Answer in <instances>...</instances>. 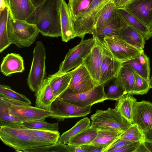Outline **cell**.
I'll return each mask as SVG.
<instances>
[{"mask_svg": "<svg viewBox=\"0 0 152 152\" xmlns=\"http://www.w3.org/2000/svg\"><path fill=\"white\" fill-rule=\"evenodd\" d=\"M61 0H45L37 7L26 21L35 25L42 36L52 38L61 36Z\"/></svg>", "mask_w": 152, "mask_h": 152, "instance_id": "cell-1", "label": "cell"}, {"mask_svg": "<svg viewBox=\"0 0 152 152\" xmlns=\"http://www.w3.org/2000/svg\"><path fill=\"white\" fill-rule=\"evenodd\" d=\"M20 125L0 126V139L4 144L18 152L52 144L23 131Z\"/></svg>", "mask_w": 152, "mask_h": 152, "instance_id": "cell-2", "label": "cell"}, {"mask_svg": "<svg viewBox=\"0 0 152 152\" xmlns=\"http://www.w3.org/2000/svg\"><path fill=\"white\" fill-rule=\"evenodd\" d=\"M7 29L11 44H14L19 48L29 47L35 41L39 33L35 25L14 18L9 10Z\"/></svg>", "mask_w": 152, "mask_h": 152, "instance_id": "cell-3", "label": "cell"}, {"mask_svg": "<svg viewBox=\"0 0 152 152\" xmlns=\"http://www.w3.org/2000/svg\"><path fill=\"white\" fill-rule=\"evenodd\" d=\"M91 126L97 129H113L124 132L132 124L115 108L97 110L91 116Z\"/></svg>", "mask_w": 152, "mask_h": 152, "instance_id": "cell-4", "label": "cell"}, {"mask_svg": "<svg viewBox=\"0 0 152 152\" xmlns=\"http://www.w3.org/2000/svg\"><path fill=\"white\" fill-rule=\"evenodd\" d=\"M46 59L45 46L41 41H38L34 48L32 63L27 79V85L32 92H35L45 79Z\"/></svg>", "mask_w": 152, "mask_h": 152, "instance_id": "cell-5", "label": "cell"}, {"mask_svg": "<svg viewBox=\"0 0 152 152\" xmlns=\"http://www.w3.org/2000/svg\"><path fill=\"white\" fill-rule=\"evenodd\" d=\"M58 98L81 107L92 106L107 100L104 84L96 86L89 91L80 93H75L68 87Z\"/></svg>", "mask_w": 152, "mask_h": 152, "instance_id": "cell-6", "label": "cell"}, {"mask_svg": "<svg viewBox=\"0 0 152 152\" xmlns=\"http://www.w3.org/2000/svg\"><path fill=\"white\" fill-rule=\"evenodd\" d=\"M109 0H94L89 7L73 21L75 37H79L83 40L86 34H92L95 30V17L99 10Z\"/></svg>", "mask_w": 152, "mask_h": 152, "instance_id": "cell-7", "label": "cell"}, {"mask_svg": "<svg viewBox=\"0 0 152 152\" xmlns=\"http://www.w3.org/2000/svg\"><path fill=\"white\" fill-rule=\"evenodd\" d=\"M101 42L114 58L122 63L134 58L142 51L129 45L118 35L106 37Z\"/></svg>", "mask_w": 152, "mask_h": 152, "instance_id": "cell-8", "label": "cell"}, {"mask_svg": "<svg viewBox=\"0 0 152 152\" xmlns=\"http://www.w3.org/2000/svg\"><path fill=\"white\" fill-rule=\"evenodd\" d=\"M94 42V38L81 40L80 43L70 49L64 59L60 65L57 72L70 71L83 63V60L90 52Z\"/></svg>", "mask_w": 152, "mask_h": 152, "instance_id": "cell-9", "label": "cell"}, {"mask_svg": "<svg viewBox=\"0 0 152 152\" xmlns=\"http://www.w3.org/2000/svg\"><path fill=\"white\" fill-rule=\"evenodd\" d=\"M91 106L79 107L58 98L51 105L50 110L53 114L49 118L63 121L66 118L85 116L91 113Z\"/></svg>", "mask_w": 152, "mask_h": 152, "instance_id": "cell-10", "label": "cell"}, {"mask_svg": "<svg viewBox=\"0 0 152 152\" xmlns=\"http://www.w3.org/2000/svg\"><path fill=\"white\" fill-rule=\"evenodd\" d=\"M90 52L83 60V64L93 78L96 86L99 85L100 70L104 53V47L96 37Z\"/></svg>", "mask_w": 152, "mask_h": 152, "instance_id": "cell-11", "label": "cell"}, {"mask_svg": "<svg viewBox=\"0 0 152 152\" xmlns=\"http://www.w3.org/2000/svg\"><path fill=\"white\" fill-rule=\"evenodd\" d=\"M11 114L22 123L37 121H44L53 114L50 110L31 105L16 104L10 102Z\"/></svg>", "mask_w": 152, "mask_h": 152, "instance_id": "cell-12", "label": "cell"}, {"mask_svg": "<svg viewBox=\"0 0 152 152\" xmlns=\"http://www.w3.org/2000/svg\"><path fill=\"white\" fill-rule=\"evenodd\" d=\"M72 71L68 87L74 92L83 93L96 86L93 78L83 64Z\"/></svg>", "mask_w": 152, "mask_h": 152, "instance_id": "cell-13", "label": "cell"}, {"mask_svg": "<svg viewBox=\"0 0 152 152\" xmlns=\"http://www.w3.org/2000/svg\"><path fill=\"white\" fill-rule=\"evenodd\" d=\"M122 8L150 29L152 27V0H133Z\"/></svg>", "mask_w": 152, "mask_h": 152, "instance_id": "cell-14", "label": "cell"}, {"mask_svg": "<svg viewBox=\"0 0 152 152\" xmlns=\"http://www.w3.org/2000/svg\"><path fill=\"white\" fill-rule=\"evenodd\" d=\"M137 124L143 130L152 129V103L147 101H136L132 111V124Z\"/></svg>", "mask_w": 152, "mask_h": 152, "instance_id": "cell-15", "label": "cell"}, {"mask_svg": "<svg viewBox=\"0 0 152 152\" xmlns=\"http://www.w3.org/2000/svg\"><path fill=\"white\" fill-rule=\"evenodd\" d=\"M104 47V53L101 68L99 85L104 84L110 79L117 76L122 64Z\"/></svg>", "mask_w": 152, "mask_h": 152, "instance_id": "cell-16", "label": "cell"}, {"mask_svg": "<svg viewBox=\"0 0 152 152\" xmlns=\"http://www.w3.org/2000/svg\"><path fill=\"white\" fill-rule=\"evenodd\" d=\"M7 8L13 17L26 21L34 12L36 7L31 0H5Z\"/></svg>", "mask_w": 152, "mask_h": 152, "instance_id": "cell-17", "label": "cell"}, {"mask_svg": "<svg viewBox=\"0 0 152 152\" xmlns=\"http://www.w3.org/2000/svg\"><path fill=\"white\" fill-rule=\"evenodd\" d=\"M60 14L61 39L67 42L75 37L73 20L68 4L64 0H61Z\"/></svg>", "mask_w": 152, "mask_h": 152, "instance_id": "cell-18", "label": "cell"}, {"mask_svg": "<svg viewBox=\"0 0 152 152\" xmlns=\"http://www.w3.org/2000/svg\"><path fill=\"white\" fill-rule=\"evenodd\" d=\"M120 20L121 28L118 35L139 50H143L145 40L142 34L132 26L123 20Z\"/></svg>", "mask_w": 152, "mask_h": 152, "instance_id": "cell-19", "label": "cell"}, {"mask_svg": "<svg viewBox=\"0 0 152 152\" xmlns=\"http://www.w3.org/2000/svg\"><path fill=\"white\" fill-rule=\"evenodd\" d=\"M35 106L45 110H50L51 105L56 99L47 77L35 91Z\"/></svg>", "mask_w": 152, "mask_h": 152, "instance_id": "cell-20", "label": "cell"}, {"mask_svg": "<svg viewBox=\"0 0 152 152\" xmlns=\"http://www.w3.org/2000/svg\"><path fill=\"white\" fill-rule=\"evenodd\" d=\"M0 70L6 76H10L14 73L23 72L25 70L23 58L18 53L7 54L2 60Z\"/></svg>", "mask_w": 152, "mask_h": 152, "instance_id": "cell-21", "label": "cell"}, {"mask_svg": "<svg viewBox=\"0 0 152 152\" xmlns=\"http://www.w3.org/2000/svg\"><path fill=\"white\" fill-rule=\"evenodd\" d=\"M122 65L129 66L140 76L150 81L151 68L149 58L144 50L134 59L122 63Z\"/></svg>", "mask_w": 152, "mask_h": 152, "instance_id": "cell-22", "label": "cell"}, {"mask_svg": "<svg viewBox=\"0 0 152 152\" xmlns=\"http://www.w3.org/2000/svg\"><path fill=\"white\" fill-rule=\"evenodd\" d=\"M72 72V70L64 73L57 72L47 77L56 99L58 98L68 88Z\"/></svg>", "mask_w": 152, "mask_h": 152, "instance_id": "cell-23", "label": "cell"}, {"mask_svg": "<svg viewBox=\"0 0 152 152\" xmlns=\"http://www.w3.org/2000/svg\"><path fill=\"white\" fill-rule=\"evenodd\" d=\"M114 12L120 19L125 22L140 32L145 40L151 38L150 29L124 9L115 8Z\"/></svg>", "mask_w": 152, "mask_h": 152, "instance_id": "cell-24", "label": "cell"}, {"mask_svg": "<svg viewBox=\"0 0 152 152\" xmlns=\"http://www.w3.org/2000/svg\"><path fill=\"white\" fill-rule=\"evenodd\" d=\"M121 28L120 20L115 14L112 19L105 25L95 29L92 34L93 37H96L102 42L106 37L118 35Z\"/></svg>", "mask_w": 152, "mask_h": 152, "instance_id": "cell-25", "label": "cell"}, {"mask_svg": "<svg viewBox=\"0 0 152 152\" xmlns=\"http://www.w3.org/2000/svg\"><path fill=\"white\" fill-rule=\"evenodd\" d=\"M117 101L115 108L132 124L133 106L134 102L137 101V99L132 94L127 93Z\"/></svg>", "mask_w": 152, "mask_h": 152, "instance_id": "cell-26", "label": "cell"}, {"mask_svg": "<svg viewBox=\"0 0 152 152\" xmlns=\"http://www.w3.org/2000/svg\"><path fill=\"white\" fill-rule=\"evenodd\" d=\"M104 86L107 90L105 93L107 100L117 101L127 93L122 82L118 76L108 80L104 84Z\"/></svg>", "mask_w": 152, "mask_h": 152, "instance_id": "cell-27", "label": "cell"}, {"mask_svg": "<svg viewBox=\"0 0 152 152\" xmlns=\"http://www.w3.org/2000/svg\"><path fill=\"white\" fill-rule=\"evenodd\" d=\"M115 7L114 0H109L103 6L95 17V29L103 26L112 19L115 15Z\"/></svg>", "mask_w": 152, "mask_h": 152, "instance_id": "cell-28", "label": "cell"}, {"mask_svg": "<svg viewBox=\"0 0 152 152\" xmlns=\"http://www.w3.org/2000/svg\"><path fill=\"white\" fill-rule=\"evenodd\" d=\"M123 132L113 129H98L97 135L91 144L109 146Z\"/></svg>", "mask_w": 152, "mask_h": 152, "instance_id": "cell-29", "label": "cell"}, {"mask_svg": "<svg viewBox=\"0 0 152 152\" xmlns=\"http://www.w3.org/2000/svg\"><path fill=\"white\" fill-rule=\"evenodd\" d=\"M0 98L16 104H31V101L26 96L15 91L5 85H0Z\"/></svg>", "mask_w": 152, "mask_h": 152, "instance_id": "cell-30", "label": "cell"}, {"mask_svg": "<svg viewBox=\"0 0 152 152\" xmlns=\"http://www.w3.org/2000/svg\"><path fill=\"white\" fill-rule=\"evenodd\" d=\"M98 129L91 125L72 138L68 142V145L78 146L91 144L96 137Z\"/></svg>", "mask_w": 152, "mask_h": 152, "instance_id": "cell-31", "label": "cell"}, {"mask_svg": "<svg viewBox=\"0 0 152 152\" xmlns=\"http://www.w3.org/2000/svg\"><path fill=\"white\" fill-rule=\"evenodd\" d=\"M22 123L11 113L10 102L0 98V126H13Z\"/></svg>", "mask_w": 152, "mask_h": 152, "instance_id": "cell-32", "label": "cell"}, {"mask_svg": "<svg viewBox=\"0 0 152 152\" xmlns=\"http://www.w3.org/2000/svg\"><path fill=\"white\" fill-rule=\"evenodd\" d=\"M20 127L23 131L34 135L39 139L51 144L58 142L60 137L58 131L29 128L24 126L22 124L19 125Z\"/></svg>", "mask_w": 152, "mask_h": 152, "instance_id": "cell-33", "label": "cell"}, {"mask_svg": "<svg viewBox=\"0 0 152 152\" xmlns=\"http://www.w3.org/2000/svg\"><path fill=\"white\" fill-rule=\"evenodd\" d=\"M90 126V120L88 117L80 120L72 127L64 132L60 136L58 142L66 145L72 138Z\"/></svg>", "mask_w": 152, "mask_h": 152, "instance_id": "cell-34", "label": "cell"}, {"mask_svg": "<svg viewBox=\"0 0 152 152\" xmlns=\"http://www.w3.org/2000/svg\"><path fill=\"white\" fill-rule=\"evenodd\" d=\"M118 76L122 82L127 93L132 94L135 83L133 69L128 66L122 65Z\"/></svg>", "mask_w": 152, "mask_h": 152, "instance_id": "cell-35", "label": "cell"}, {"mask_svg": "<svg viewBox=\"0 0 152 152\" xmlns=\"http://www.w3.org/2000/svg\"><path fill=\"white\" fill-rule=\"evenodd\" d=\"M9 10L6 8L0 13V52L1 53L11 44L7 29Z\"/></svg>", "mask_w": 152, "mask_h": 152, "instance_id": "cell-36", "label": "cell"}, {"mask_svg": "<svg viewBox=\"0 0 152 152\" xmlns=\"http://www.w3.org/2000/svg\"><path fill=\"white\" fill-rule=\"evenodd\" d=\"M94 0H69L68 4L73 21L86 11Z\"/></svg>", "mask_w": 152, "mask_h": 152, "instance_id": "cell-37", "label": "cell"}, {"mask_svg": "<svg viewBox=\"0 0 152 152\" xmlns=\"http://www.w3.org/2000/svg\"><path fill=\"white\" fill-rule=\"evenodd\" d=\"M118 138L134 141L145 142L143 130L136 124H132L128 129L122 132Z\"/></svg>", "mask_w": 152, "mask_h": 152, "instance_id": "cell-38", "label": "cell"}, {"mask_svg": "<svg viewBox=\"0 0 152 152\" xmlns=\"http://www.w3.org/2000/svg\"><path fill=\"white\" fill-rule=\"evenodd\" d=\"M133 71L135 77V83L132 95H142L147 94L151 88L150 81L142 78L137 72Z\"/></svg>", "mask_w": 152, "mask_h": 152, "instance_id": "cell-39", "label": "cell"}, {"mask_svg": "<svg viewBox=\"0 0 152 152\" xmlns=\"http://www.w3.org/2000/svg\"><path fill=\"white\" fill-rule=\"evenodd\" d=\"M44 121L24 122L22 123V125L25 127L29 128L53 131H58L59 126L58 123H50Z\"/></svg>", "mask_w": 152, "mask_h": 152, "instance_id": "cell-40", "label": "cell"}, {"mask_svg": "<svg viewBox=\"0 0 152 152\" xmlns=\"http://www.w3.org/2000/svg\"><path fill=\"white\" fill-rule=\"evenodd\" d=\"M24 152H70L67 145L56 143L45 146L41 147L32 148L24 150Z\"/></svg>", "mask_w": 152, "mask_h": 152, "instance_id": "cell-41", "label": "cell"}, {"mask_svg": "<svg viewBox=\"0 0 152 152\" xmlns=\"http://www.w3.org/2000/svg\"><path fill=\"white\" fill-rule=\"evenodd\" d=\"M134 142L136 141L118 138L108 147L105 152H112L114 150L120 148L126 145Z\"/></svg>", "mask_w": 152, "mask_h": 152, "instance_id": "cell-42", "label": "cell"}, {"mask_svg": "<svg viewBox=\"0 0 152 152\" xmlns=\"http://www.w3.org/2000/svg\"><path fill=\"white\" fill-rule=\"evenodd\" d=\"M142 142L140 141L132 142L121 148L114 150L112 152H136Z\"/></svg>", "mask_w": 152, "mask_h": 152, "instance_id": "cell-43", "label": "cell"}, {"mask_svg": "<svg viewBox=\"0 0 152 152\" xmlns=\"http://www.w3.org/2000/svg\"><path fill=\"white\" fill-rule=\"evenodd\" d=\"M85 152H105L109 146H96L91 144L82 145Z\"/></svg>", "mask_w": 152, "mask_h": 152, "instance_id": "cell-44", "label": "cell"}, {"mask_svg": "<svg viewBox=\"0 0 152 152\" xmlns=\"http://www.w3.org/2000/svg\"><path fill=\"white\" fill-rule=\"evenodd\" d=\"M145 137V141L152 143V129L143 131Z\"/></svg>", "mask_w": 152, "mask_h": 152, "instance_id": "cell-45", "label": "cell"}, {"mask_svg": "<svg viewBox=\"0 0 152 152\" xmlns=\"http://www.w3.org/2000/svg\"><path fill=\"white\" fill-rule=\"evenodd\" d=\"M149 152L150 151L146 146L145 142H142L139 147L136 150V152Z\"/></svg>", "mask_w": 152, "mask_h": 152, "instance_id": "cell-46", "label": "cell"}, {"mask_svg": "<svg viewBox=\"0 0 152 152\" xmlns=\"http://www.w3.org/2000/svg\"><path fill=\"white\" fill-rule=\"evenodd\" d=\"M6 8H7V7L5 0H0V13Z\"/></svg>", "mask_w": 152, "mask_h": 152, "instance_id": "cell-47", "label": "cell"}, {"mask_svg": "<svg viewBox=\"0 0 152 152\" xmlns=\"http://www.w3.org/2000/svg\"><path fill=\"white\" fill-rule=\"evenodd\" d=\"M31 1L34 7H36L42 3L45 0H31Z\"/></svg>", "mask_w": 152, "mask_h": 152, "instance_id": "cell-48", "label": "cell"}, {"mask_svg": "<svg viewBox=\"0 0 152 152\" xmlns=\"http://www.w3.org/2000/svg\"><path fill=\"white\" fill-rule=\"evenodd\" d=\"M125 0H114L115 8H120L123 4Z\"/></svg>", "mask_w": 152, "mask_h": 152, "instance_id": "cell-49", "label": "cell"}, {"mask_svg": "<svg viewBox=\"0 0 152 152\" xmlns=\"http://www.w3.org/2000/svg\"><path fill=\"white\" fill-rule=\"evenodd\" d=\"M145 145L150 151V152H152V143L148 142H145Z\"/></svg>", "mask_w": 152, "mask_h": 152, "instance_id": "cell-50", "label": "cell"}, {"mask_svg": "<svg viewBox=\"0 0 152 152\" xmlns=\"http://www.w3.org/2000/svg\"><path fill=\"white\" fill-rule=\"evenodd\" d=\"M132 0H125L122 5L120 8H123L126 5H127Z\"/></svg>", "mask_w": 152, "mask_h": 152, "instance_id": "cell-51", "label": "cell"}, {"mask_svg": "<svg viewBox=\"0 0 152 152\" xmlns=\"http://www.w3.org/2000/svg\"><path fill=\"white\" fill-rule=\"evenodd\" d=\"M150 83L151 88H152V75L150 78Z\"/></svg>", "mask_w": 152, "mask_h": 152, "instance_id": "cell-52", "label": "cell"}, {"mask_svg": "<svg viewBox=\"0 0 152 152\" xmlns=\"http://www.w3.org/2000/svg\"><path fill=\"white\" fill-rule=\"evenodd\" d=\"M150 36L151 37H152V27L150 29Z\"/></svg>", "mask_w": 152, "mask_h": 152, "instance_id": "cell-53", "label": "cell"}]
</instances>
